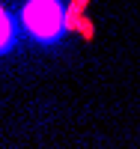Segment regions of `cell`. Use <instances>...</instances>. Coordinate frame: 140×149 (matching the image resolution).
<instances>
[{
    "label": "cell",
    "mask_w": 140,
    "mask_h": 149,
    "mask_svg": "<svg viewBox=\"0 0 140 149\" xmlns=\"http://www.w3.org/2000/svg\"><path fill=\"white\" fill-rule=\"evenodd\" d=\"M18 21L21 30L39 45H57L69 33V9L63 0H27Z\"/></svg>",
    "instance_id": "6da1fadb"
},
{
    "label": "cell",
    "mask_w": 140,
    "mask_h": 149,
    "mask_svg": "<svg viewBox=\"0 0 140 149\" xmlns=\"http://www.w3.org/2000/svg\"><path fill=\"white\" fill-rule=\"evenodd\" d=\"M18 24L21 21L12 18V12L6 6H0V57H6L18 45Z\"/></svg>",
    "instance_id": "7a4b0ae2"
}]
</instances>
